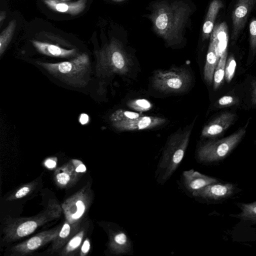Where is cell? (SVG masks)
I'll return each mask as SVG.
<instances>
[{"instance_id": "1", "label": "cell", "mask_w": 256, "mask_h": 256, "mask_svg": "<svg viewBox=\"0 0 256 256\" xmlns=\"http://www.w3.org/2000/svg\"><path fill=\"white\" fill-rule=\"evenodd\" d=\"M190 12V8L181 1L163 0L153 6L149 17L154 32L171 46L182 40Z\"/></svg>"}, {"instance_id": "2", "label": "cell", "mask_w": 256, "mask_h": 256, "mask_svg": "<svg viewBox=\"0 0 256 256\" xmlns=\"http://www.w3.org/2000/svg\"><path fill=\"white\" fill-rule=\"evenodd\" d=\"M62 212L61 206L56 200H50L46 209L34 216L8 217L4 223L2 240L10 243L28 236L41 226L60 218Z\"/></svg>"}, {"instance_id": "3", "label": "cell", "mask_w": 256, "mask_h": 256, "mask_svg": "<svg viewBox=\"0 0 256 256\" xmlns=\"http://www.w3.org/2000/svg\"><path fill=\"white\" fill-rule=\"evenodd\" d=\"M193 123L180 129L168 138L156 171V181L164 184L181 163L188 146Z\"/></svg>"}, {"instance_id": "4", "label": "cell", "mask_w": 256, "mask_h": 256, "mask_svg": "<svg viewBox=\"0 0 256 256\" xmlns=\"http://www.w3.org/2000/svg\"><path fill=\"white\" fill-rule=\"evenodd\" d=\"M36 63L52 76L72 86L84 87L90 80V64L86 53L78 54L68 61Z\"/></svg>"}, {"instance_id": "5", "label": "cell", "mask_w": 256, "mask_h": 256, "mask_svg": "<svg viewBox=\"0 0 256 256\" xmlns=\"http://www.w3.org/2000/svg\"><path fill=\"white\" fill-rule=\"evenodd\" d=\"M96 70L98 76L126 75L132 69V60L122 43L117 40H112L96 51Z\"/></svg>"}, {"instance_id": "6", "label": "cell", "mask_w": 256, "mask_h": 256, "mask_svg": "<svg viewBox=\"0 0 256 256\" xmlns=\"http://www.w3.org/2000/svg\"><path fill=\"white\" fill-rule=\"evenodd\" d=\"M153 88L166 94H181L190 88L192 76L184 67H172L166 70H156L152 76Z\"/></svg>"}, {"instance_id": "7", "label": "cell", "mask_w": 256, "mask_h": 256, "mask_svg": "<svg viewBox=\"0 0 256 256\" xmlns=\"http://www.w3.org/2000/svg\"><path fill=\"white\" fill-rule=\"evenodd\" d=\"M246 132V128H241L224 138L203 143L197 149V160L206 164L218 162L224 160L240 143Z\"/></svg>"}, {"instance_id": "8", "label": "cell", "mask_w": 256, "mask_h": 256, "mask_svg": "<svg viewBox=\"0 0 256 256\" xmlns=\"http://www.w3.org/2000/svg\"><path fill=\"white\" fill-rule=\"evenodd\" d=\"M93 192L89 182L66 198L61 204L66 220L70 224H81L92 203Z\"/></svg>"}, {"instance_id": "9", "label": "cell", "mask_w": 256, "mask_h": 256, "mask_svg": "<svg viewBox=\"0 0 256 256\" xmlns=\"http://www.w3.org/2000/svg\"><path fill=\"white\" fill-rule=\"evenodd\" d=\"M62 225H58L52 228L44 230L30 238L12 246L10 256H26L32 254L38 249L52 242L56 238Z\"/></svg>"}, {"instance_id": "10", "label": "cell", "mask_w": 256, "mask_h": 256, "mask_svg": "<svg viewBox=\"0 0 256 256\" xmlns=\"http://www.w3.org/2000/svg\"><path fill=\"white\" fill-rule=\"evenodd\" d=\"M106 232L108 236V249L114 256L132 255L133 244L127 232L118 225L106 224Z\"/></svg>"}, {"instance_id": "11", "label": "cell", "mask_w": 256, "mask_h": 256, "mask_svg": "<svg viewBox=\"0 0 256 256\" xmlns=\"http://www.w3.org/2000/svg\"><path fill=\"white\" fill-rule=\"evenodd\" d=\"M234 184L230 182L214 183L192 193V196L206 202H220L232 196L236 192Z\"/></svg>"}, {"instance_id": "12", "label": "cell", "mask_w": 256, "mask_h": 256, "mask_svg": "<svg viewBox=\"0 0 256 256\" xmlns=\"http://www.w3.org/2000/svg\"><path fill=\"white\" fill-rule=\"evenodd\" d=\"M166 120L156 116H140L138 118L111 123L119 131H134L148 130L164 124Z\"/></svg>"}, {"instance_id": "13", "label": "cell", "mask_w": 256, "mask_h": 256, "mask_svg": "<svg viewBox=\"0 0 256 256\" xmlns=\"http://www.w3.org/2000/svg\"><path fill=\"white\" fill-rule=\"evenodd\" d=\"M256 4V0H238L232 14V38L236 40L243 29L249 13Z\"/></svg>"}, {"instance_id": "14", "label": "cell", "mask_w": 256, "mask_h": 256, "mask_svg": "<svg viewBox=\"0 0 256 256\" xmlns=\"http://www.w3.org/2000/svg\"><path fill=\"white\" fill-rule=\"evenodd\" d=\"M236 114L226 112L221 114L206 125L202 132V136L214 138L222 135L234 122Z\"/></svg>"}, {"instance_id": "15", "label": "cell", "mask_w": 256, "mask_h": 256, "mask_svg": "<svg viewBox=\"0 0 256 256\" xmlns=\"http://www.w3.org/2000/svg\"><path fill=\"white\" fill-rule=\"evenodd\" d=\"M184 187L192 193L209 184L220 182L214 178L202 174L193 169L184 171L182 174Z\"/></svg>"}, {"instance_id": "16", "label": "cell", "mask_w": 256, "mask_h": 256, "mask_svg": "<svg viewBox=\"0 0 256 256\" xmlns=\"http://www.w3.org/2000/svg\"><path fill=\"white\" fill-rule=\"evenodd\" d=\"M81 175L77 173L71 162L57 168L54 174L55 184L62 188H70L76 184Z\"/></svg>"}, {"instance_id": "17", "label": "cell", "mask_w": 256, "mask_h": 256, "mask_svg": "<svg viewBox=\"0 0 256 256\" xmlns=\"http://www.w3.org/2000/svg\"><path fill=\"white\" fill-rule=\"evenodd\" d=\"M82 224H72L65 220L56 238L52 242L50 246L46 250L47 254L52 255L56 252H58L71 238L79 230Z\"/></svg>"}, {"instance_id": "18", "label": "cell", "mask_w": 256, "mask_h": 256, "mask_svg": "<svg viewBox=\"0 0 256 256\" xmlns=\"http://www.w3.org/2000/svg\"><path fill=\"white\" fill-rule=\"evenodd\" d=\"M44 2L50 8L55 12L76 16L84 10L86 0H78L74 2L44 0Z\"/></svg>"}, {"instance_id": "19", "label": "cell", "mask_w": 256, "mask_h": 256, "mask_svg": "<svg viewBox=\"0 0 256 256\" xmlns=\"http://www.w3.org/2000/svg\"><path fill=\"white\" fill-rule=\"evenodd\" d=\"M32 44L38 52L48 56L68 58L78 55L76 48L67 50L56 45L38 40H32Z\"/></svg>"}, {"instance_id": "20", "label": "cell", "mask_w": 256, "mask_h": 256, "mask_svg": "<svg viewBox=\"0 0 256 256\" xmlns=\"http://www.w3.org/2000/svg\"><path fill=\"white\" fill-rule=\"evenodd\" d=\"M88 225V221L82 224L79 230L58 252V255L60 256H76L80 250L84 238L86 234Z\"/></svg>"}, {"instance_id": "21", "label": "cell", "mask_w": 256, "mask_h": 256, "mask_svg": "<svg viewBox=\"0 0 256 256\" xmlns=\"http://www.w3.org/2000/svg\"><path fill=\"white\" fill-rule=\"evenodd\" d=\"M210 38L215 42L218 57H220L227 51L228 40V27L225 22H222L214 28L210 36Z\"/></svg>"}, {"instance_id": "22", "label": "cell", "mask_w": 256, "mask_h": 256, "mask_svg": "<svg viewBox=\"0 0 256 256\" xmlns=\"http://www.w3.org/2000/svg\"><path fill=\"white\" fill-rule=\"evenodd\" d=\"M218 60L215 42L210 38L204 70V79L208 84L213 82L214 72Z\"/></svg>"}, {"instance_id": "23", "label": "cell", "mask_w": 256, "mask_h": 256, "mask_svg": "<svg viewBox=\"0 0 256 256\" xmlns=\"http://www.w3.org/2000/svg\"><path fill=\"white\" fill-rule=\"evenodd\" d=\"M224 6L220 0H213L210 4L202 26L204 40L208 38L214 28V22L218 14Z\"/></svg>"}, {"instance_id": "24", "label": "cell", "mask_w": 256, "mask_h": 256, "mask_svg": "<svg viewBox=\"0 0 256 256\" xmlns=\"http://www.w3.org/2000/svg\"><path fill=\"white\" fill-rule=\"evenodd\" d=\"M236 204L240 212L236 214H232V216L256 224V201L248 203L238 202Z\"/></svg>"}, {"instance_id": "25", "label": "cell", "mask_w": 256, "mask_h": 256, "mask_svg": "<svg viewBox=\"0 0 256 256\" xmlns=\"http://www.w3.org/2000/svg\"><path fill=\"white\" fill-rule=\"evenodd\" d=\"M38 184L37 181L34 180L20 186L6 198V200L12 201L28 196L34 191Z\"/></svg>"}, {"instance_id": "26", "label": "cell", "mask_w": 256, "mask_h": 256, "mask_svg": "<svg viewBox=\"0 0 256 256\" xmlns=\"http://www.w3.org/2000/svg\"><path fill=\"white\" fill-rule=\"evenodd\" d=\"M227 56L228 52L226 51L220 57L215 69L212 82L214 89L215 90L218 88L224 82Z\"/></svg>"}, {"instance_id": "27", "label": "cell", "mask_w": 256, "mask_h": 256, "mask_svg": "<svg viewBox=\"0 0 256 256\" xmlns=\"http://www.w3.org/2000/svg\"><path fill=\"white\" fill-rule=\"evenodd\" d=\"M16 26L14 20H11L0 35V56L4 52L10 42Z\"/></svg>"}, {"instance_id": "28", "label": "cell", "mask_w": 256, "mask_h": 256, "mask_svg": "<svg viewBox=\"0 0 256 256\" xmlns=\"http://www.w3.org/2000/svg\"><path fill=\"white\" fill-rule=\"evenodd\" d=\"M142 116L139 113L119 109L112 112L110 116L111 123L132 120Z\"/></svg>"}, {"instance_id": "29", "label": "cell", "mask_w": 256, "mask_h": 256, "mask_svg": "<svg viewBox=\"0 0 256 256\" xmlns=\"http://www.w3.org/2000/svg\"><path fill=\"white\" fill-rule=\"evenodd\" d=\"M127 104L129 108L138 112L149 110L152 106V104L150 101L144 98L132 100L128 102Z\"/></svg>"}, {"instance_id": "30", "label": "cell", "mask_w": 256, "mask_h": 256, "mask_svg": "<svg viewBox=\"0 0 256 256\" xmlns=\"http://www.w3.org/2000/svg\"><path fill=\"white\" fill-rule=\"evenodd\" d=\"M236 62L234 58L230 56L226 60L225 66L224 78L226 82H230L232 79L235 72Z\"/></svg>"}, {"instance_id": "31", "label": "cell", "mask_w": 256, "mask_h": 256, "mask_svg": "<svg viewBox=\"0 0 256 256\" xmlns=\"http://www.w3.org/2000/svg\"><path fill=\"white\" fill-rule=\"evenodd\" d=\"M238 100L231 96H224L217 101V106L220 108L230 106L238 103Z\"/></svg>"}, {"instance_id": "32", "label": "cell", "mask_w": 256, "mask_h": 256, "mask_svg": "<svg viewBox=\"0 0 256 256\" xmlns=\"http://www.w3.org/2000/svg\"><path fill=\"white\" fill-rule=\"evenodd\" d=\"M250 42L252 51H256V19L251 21L250 24Z\"/></svg>"}, {"instance_id": "33", "label": "cell", "mask_w": 256, "mask_h": 256, "mask_svg": "<svg viewBox=\"0 0 256 256\" xmlns=\"http://www.w3.org/2000/svg\"><path fill=\"white\" fill-rule=\"evenodd\" d=\"M90 249V239L86 238L83 241L81 246L79 255L80 256H86Z\"/></svg>"}, {"instance_id": "34", "label": "cell", "mask_w": 256, "mask_h": 256, "mask_svg": "<svg viewBox=\"0 0 256 256\" xmlns=\"http://www.w3.org/2000/svg\"><path fill=\"white\" fill-rule=\"evenodd\" d=\"M76 172L80 174L86 172V168L84 164L80 160L72 159L71 160Z\"/></svg>"}, {"instance_id": "35", "label": "cell", "mask_w": 256, "mask_h": 256, "mask_svg": "<svg viewBox=\"0 0 256 256\" xmlns=\"http://www.w3.org/2000/svg\"><path fill=\"white\" fill-rule=\"evenodd\" d=\"M57 158L56 157H51L46 159L44 165L48 168L52 169L56 167Z\"/></svg>"}, {"instance_id": "36", "label": "cell", "mask_w": 256, "mask_h": 256, "mask_svg": "<svg viewBox=\"0 0 256 256\" xmlns=\"http://www.w3.org/2000/svg\"><path fill=\"white\" fill-rule=\"evenodd\" d=\"M89 116L86 114H82L79 117V122L82 124H86L88 122Z\"/></svg>"}, {"instance_id": "37", "label": "cell", "mask_w": 256, "mask_h": 256, "mask_svg": "<svg viewBox=\"0 0 256 256\" xmlns=\"http://www.w3.org/2000/svg\"><path fill=\"white\" fill-rule=\"evenodd\" d=\"M252 102L256 106V82L255 83L253 88Z\"/></svg>"}, {"instance_id": "38", "label": "cell", "mask_w": 256, "mask_h": 256, "mask_svg": "<svg viewBox=\"0 0 256 256\" xmlns=\"http://www.w3.org/2000/svg\"><path fill=\"white\" fill-rule=\"evenodd\" d=\"M0 16V24H2V22L3 20L2 18H5V17H6L5 12H2Z\"/></svg>"}, {"instance_id": "39", "label": "cell", "mask_w": 256, "mask_h": 256, "mask_svg": "<svg viewBox=\"0 0 256 256\" xmlns=\"http://www.w3.org/2000/svg\"><path fill=\"white\" fill-rule=\"evenodd\" d=\"M62 0V1H67V0Z\"/></svg>"}, {"instance_id": "40", "label": "cell", "mask_w": 256, "mask_h": 256, "mask_svg": "<svg viewBox=\"0 0 256 256\" xmlns=\"http://www.w3.org/2000/svg\"></svg>"}]
</instances>
